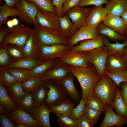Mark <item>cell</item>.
Segmentation results:
<instances>
[{
    "label": "cell",
    "instance_id": "1",
    "mask_svg": "<svg viewBox=\"0 0 127 127\" xmlns=\"http://www.w3.org/2000/svg\"><path fill=\"white\" fill-rule=\"evenodd\" d=\"M71 72L78 81L82 89L81 99H87L93 95L92 91L101 77L91 64L84 68L70 66Z\"/></svg>",
    "mask_w": 127,
    "mask_h": 127
},
{
    "label": "cell",
    "instance_id": "2",
    "mask_svg": "<svg viewBox=\"0 0 127 127\" xmlns=\"http://www.w3.org/2000/svg\"><path fill=\"white\" fill-rule=\"evenodd\" d=\"M118 87L113 80L105 75L94 86L93 95L100 99L105 107L111 106L115 99Z\"/></svg>",
    "mask_w": 127,
    "mask_h": 127
},
{
    "label": "cell",
    "instance_id": "3",
    "mask_svg": "<svg viewBox=\"0 0 127 127\" xmlns=\"http://www.w3.org/2000/svg\"><path fill=\"white\" fill-rule=\"evenodd\" d=\"M33 31V29L28 26L19 24L10 28L9 32L0 43V46L12 44L23 48Z\"/></svg>",
    "mask_w": 127,
    "mask_h": 127
},
{
    "label": "cell",
    "instance_id": "4",
    "mask_svg": "<svg viewBox=\"0 0 127 127\" xmlns=\"http://www.w3.org/2000/svg\"><path fill=\"white\" fill-rule=\"evenodd\" d=\"M43 81L48 89L44 102L47 107L58 105L68 98L69 95L64 87L55 80L48 79Z\"/></svg>",
    "mask_w": 127,
    "mask_h": 127
},
{
    "label": "cell",
    "instance_id": "5",
    "mask_svg": "<svg viewBox=\"0 0 127 127\" xmlns=\"http://www.w3.org/2000/svg\"><path fill=\"white\" fill-rule=\"evenodd\" d=\"M35 32L40 45H49L57 44H68L69 40L58 31L41 26L33 25Z\"/></svg>",
    "mask_w": 127,
    "mask_h": 127
},
{
    "label": "cell",
    "instance_id": "6",
    "mask_svg": "<svg viewBox=\"0 0 127 127\" xmlns=\"http://www.w3.org/2000/svg\"><path fill=\"white\" fill-rule=\"evenodd\" d=\"M71 47L68 44H65L49 45H40L36 59L44 61L51 59H60L65 56L71 50Z\"/></svg>",
    "mask_w": 127,
    "mask_h": 127
},
{
    "label": "cell",
    "instance_id": "7",
    "mask_svg": "<svg viewBox=\"0 0 127 127\" xmlns=\"http://www.w3.org/2000/svg\"><path fill=\"white\" fill-rule=\"evenodd\" d=\"M15 6L19 12V19L21 21L31 25L38 24L36 18L39 8L34 2H28L25 0H19Z\"/></svg>",
    "mask_w": 127,
    "mask_h": 127
},
{
    "label": "cell",
    "instance_id": "8",
    "mask_svg": "<svg viewBox=\"0 0 127 127\" xmlns=\"http://www.w3.org/2000/svg\"><path fill=\"white\" fill-rule=\"evenodd\" d=\"M88 53L90 63L94 66L100 76L103 77L105 75L108 55L106 49L102 46L88 51Z\"/></svg>",
    "mask_w": 127,
    "mask_h": 127
},
{
    "label": "cell",
    "instance_id": "9",
    "mask_svg": "<svg viewBox=\"0 0 127 127\" xmlns=\"http://www.w3.org/2000/svg\"><path fill=\"white\" fill-rule=\"evenodd\" d=\"M59 60L70 66L78 67H85L90 64L88 52L70 50L65 56L59 59Z\"/></svg>",
    "mask_w": 127,
    "mask_h": 127
},
{
    "label": "cell",
    "instance_id": "10",
    "mask_svg": "<svg viewBox=\"0 0 127 127\" xmlns=\"http://www.w3.org/2000/svg\"><path fill=\"white\" fill-rule=\"evenodd\" d=\"M59 17L56 14L39 9L36 18L39 25L58 31L59 27Z\"/></svg>",
    "mask_w": 127,
    "mask_h": 127
},
{
    "label": "cell",
    "instance_id": "11",
    "mask_svg": "<svg viewBox=\"0 0 127 127\" xmlns=\"http://www.w3.org/2000/svg\"><path fill=\"white\" fill-rule=\"evenodd\" d=\"M91 8L76 6L66 12L73 24L78 28L85 24L86 20Z\"/></svg>",
    "mask_w": 127,
    "mask_h": 127
},
{
    "label": "cell",
    "instance_id": "12",
    "mask_svg": "<svg viewBox=\"0 0 127 127\" xmlns=\"http://www.w3.org/2000/svg\"><path fill=\"white\" fill-rule=\"evenodd\" d=\"M8 115L17 124L23 123L29 127H40L36 120L31 116V114L22 109L17 108L9 112Z\"/></svg>",
    "mask_w": 127,
    "mask_h": 127
},
{
    "label": "cell",
    "instance_id": "13",
    "mask_svg": "<svg viewBox=\"0 0 127 127\" xmlns=\"http://www.w3.org/2000/svg\"><path fill=\"white\" fill-rule=\"evenodd\" d=\"M107 15V10L105 8L102 6H94L91 8L85 25L96 29Z\"/></svg>",
    "mask_w": 127,
    "mask_h": 127
},
{
    "label": "cell",
    "instance_id": "14",
    "mask_svg": "<svg viewBox=\"0 0 127 127\" xmlns=\"http://www.w3.org/2000/svg\"><path fill=\"white\" fill-rule=\"evenodd\" d=\"M75 76L72 73L63 77L54 79L64 87L68 95L76 104L79 102L80 93L78 91L74 84Z\"/></svg>",
    "mask_w": 127,
    "mask_h": 127
},
{
    "label": "cell",
    "instance_id": "15",
    "mask_svg": "<svg viewBox=\"0 0 127 127\" xmlns=\"http://www.w3.org/2000/svg\"><path fill=\"white\" fill-rule=\"evenodd\" d=\"M105 116L99 127H110L114 125L122 127L127 124V119L115 113L110 106L106 107Z\"/></svg>",
    "mask_w": 127,
    "mask_h": 127
},
{
    "label": "cell",
    "instance_id": "16",
    "mask_svg": "<svg viewBox=\"0 0 127 127\" xmlns=\"http://www.w3.org/2000/svg\"><path fill=\"white\" fill-rule=\"evenodd\" d=\"M97 30L85 25L79 28L77 32L69 40L68 44L72 47L78 45L79 42L84 40L96 38L99 35Z\"/></svg>",
    "mask_w": 127,
    "mask_h": 127
},
{
    "label": "cell",
    "instance_id": "17",
    "mask_svg": "<svg viewBox=\"0 0 127 127\" xmlns=\"http://www.w3.org/2000/svg\"><path fill=\"white\" fill-rule=\"evenodd\" d=\"M71 73L70 66L60 61L48 70L40 79L42 81L48 79H56L66 76Z\"/></svg>",
    "mask_w": 127,
    "mask_h": 127
},
{
    "label": "cell",
    "instance_id": "18",
    "mask_svg": "<svg viewBox=\"0 0 127 127\" xmlns=\"http://www.w3.org/2000/svg\"><path fill=\"white\" fill-rule=\"evenodd\" d=\"M58 31L64 37L69 40L78 31V28L72 22L67 15L59 17Z\"/></svg>",
    "mask_w": 127,
    "mask_h": 127
},
{
    "label": "cell",
    "instance_id": "19",
    "mask_svg": "<svg viewBox=\"0 0 127 127\" xmlns=\"http://www.w3.org/2000/svg\"><path fill=\"white\" fill-rule=\"evenodd\" d=\"M105 36L99 34L94 39H89L81 41L79 44L72 46L71 49L72 51L88 52L103 46V40Z\"/></svg>",
    "mask_w": 127,
    "mask_h": 127
},
{
    "label": "cell",
    "instance_id": "20",
    "mask_svg": "<svg viewBox=\"0 0 127 127\" xmlns=\"http://www.w3.org/2000/svg\"><path fill=\"white\" fill-rule=\"evenodd\" d=\"M102 22L118 33L124 36L125 35L127 24L121 17L107 15Z\"/></svg>",
    "mask_w": 127,
    "mask_h": 127
},
{
    "label": "cell",
    "instance_id": "21",
    "mask_svg": "<svg viewBox=\"0 0 127 127\" xmlns=\"http://www.w3.org/2000/svg\"><path fill=\"white\" fill-rule=\"evenodd\" d=\"M51 112L44 102L40 105L36 107L32 116L37 121L40 127H51L49 117Z\"/></svg>",
    "mask_w": 127,
    "mask_h": 127
},
{
    "label": "cell",
    "instance_id": "22",
    "mask_svg": "<svg viewBox=\"0 0 127 127\" xmlns=\"http://www.w3.org/2000/svg\"><path fill=\"white\" fill-rule=\"evenodd\" d=\"M40 46V44L36 34L33 29L23 48V51L25 55L26 56L36 59Z\"/></svg>",
    "mask_w": 127,
    "mask_h": 127
},
{
    "label": "cell",
    "instance_id": "23",
    "mask_svg": "<svg viewBox=\"0 0 127 127\" xmlns=\"http://www.w3.org/2000/svg\"><path fill=\"white\" fill-rule=\"evenodd\" d=\"M43 61L32 57L25 56L13 61L2 68H18L30 70L41 64Z\"/></svg>",
    "mask_w": 127,
    "mask_h": 127
},
{
    "label": "cell",
    "instance_id": "24",
    "mask_svg": "<svg viewBox=\"0 0 127 127\" xmlns=\"http://www.w3.org/2000/svg\"><path fill=\"white\" fill-rule=\"evenodd\" d=\"M127 70V61L124 56L110 54L106 61V71Z\"/></svg>",
    "mask_w": 127,
    "mask_h": 127
},
{
    "label": "cell",
    "instance_id": "25",
    "mask_svg": "<svg viewBox=\"0 0 127 127\" xmlns=\"http://www.w3.org/2000/svg\"><path fill=\"white\" fill-rule=\"evenodd\" d=\"M106 4L107 15L121 17L127 7V0H110Z\"/></svg>",
    "mask_w": 127,
    "mask_h": 127
},
{
    "label": "cell",
    "instance_id": "26",
    "mask_svg": "<svg viewBox=\"0 0 127 127\" xmlns=\"http://www.w3.org/2000/svg\"><path fill=\"white\" fill-rule=\"evenodd\" d=\"M59 58L44 61L41 64L30 70L32 76L40 79L48 70L52 68L59 61Z\"/></svg>",
    "mask_w": 127,
    "mask_h": 127
},
{
    "label": "cell",
    "instance_id": "27",
    "mask_svg": "<svg viewBox=\"0 0 127 127\" xmlns=\"http://www.w3.org/2000/svg\"><path fill=\"white\" fill-rule=\"evenodd\" d=\"M103 46L106 49L108 55L113 54L124 56L125 54V48L127 47V40L123 43L117 42L111 43L108 39L105 36L103 40Z\"/></svg>",
    "mask_w": 127,
    "mask_h": 127
},
{
    "label": "cell",
    "instance_id": "28",
    "mask_svg": "<svg viewBox=\"0 0 127 127\" xmlns=\"http://www.w3.org/2000/svg\"><path fill=\"white\" fill-rule=\"evenodd\" d=\"M75 105L74 103L68 98L58 105L52 106L48 107L52 112L56 115H64L69 116Z\"/></svg>",
    "mask_w": 127,
    "mask_h": 127
},
{
    "label": "cell",
    "instance_id": "29",
    "mask_svg": "<svg viewBox=\"0 0 127 127\" xmlns=\"http://www.w3.org/2000/svg\"><path fill=\"white\" fill-rule=\"evenodd\" d=\"M97 29L99 34L106 36L113 41L127 40L126 36L115 32L106 25L102 22L100 24Z\"/></svg>",
    "mask_w": 127,
    "mask_h": 127
},
{
    "label": "cell",
    "instance_id": "30",
    "mask_svg": "<svg viewBox=\"0 0 127 127\" xmlns=\"http://www.w3.org/2000/svg\"><path fill=\"white\" fill-rule=\"evenodd\" d=\"M6 88L9 95L16 105L19 103L25 95L28 93L25 92L21 83L17 82Z\"/></svg>",
    "mask_w": 127,
    "mask_h": 127
},
{
    "label": "cell",
    "instance_id": "31",
    "mask_svg": "<svg viewBox=\"0 0 127 127\" xmlns=\"http://www.w3.org/2000/svg\"><path fill=\"white\" fill-rule=\"evenodd\" d=\"M20 13L18 9L15 7H11L6 3L0 7V26H3L7 23L9 17L19 16Z\"/></svg>",
    "mask_w": 127,
    "mask_h": 127
},
{
    "label": "cell",
    "instance_id": "32",
    "mask_svg": "<svg viewBox=\"0 0 127 127\" xmlns=\"http://www.w3.org/2000/svg\"><path fill=\"white\" fill-rule=\"evenodd\" d=\"M0 104L5 107L9 112L17 108L16 104L9 95L6 88L0 83Z\"/></svg>",
    "mask_w": 127,
    "mask_h": 127
},
{
    "label": "cell",
    "instance_id": "33",
    "mask_svg": "<svg viewBox=\"0 0 127 127\" xmlns=\"http://www.w3.org/2000/svg\"><path fill=\"white\" fill-rule=\"evenodd\" d=\"M17 108L22 109L33 115L35 105L31 92H28L24 96L20 103L16 105Z\"/></svg>",
    "mask_w": 127,
    "mask_h": 127
},
{
    "label": "cell",
    "instance_id": "34",
    "mask_svg": "<svg viewBox=\"0 0 127 127\" xmlns=\"http://www.w3.org/2000/svg\"><path fill=\"white\" fill-rule=\"evenodd\" d=\"M119 88L117 90L115 99L110 106L115 110L117 114L127 119V106L121 98Z\"/></svg>",
    "mask_w": 127,
    "mask_h": 127
},
{
    "label": "cell",
    "instance_id": "35",
    "mask_svg": "<svg viewBox=\"0 0 127 127\" xmlns=\"http://www.w3.org/2000/svg\"><path fill=\"white\" fill-rule=\"evenodd\" d=\"M48 88L43 82L41 86L31 92L36 106H39L44 102L48 91Z\"/></svg>",
    "mask_w": 127,
    "mask_h": 127
},
{
    "label": "cell",
    "instance_id": "36",
    "mask_svg": "<svg viewBox=\"0 0 127 127\" xmlns=\"http://www.w3.org/2000/svg\"><path fill=\"white\" fill-rule=\"evenodd\" d=\"M12 75L17 82L22 83L32 76L30 70L18 68H5Z\"/></svg>",
    "mask_w": 127,
    "mask_h": 127
},
{
    "label": "cell",
    "instance_id": "37",
    "mask_svg": "<svg viewBox=\"0 0 127 127\" xmlns=\"http://www.w3.org/2000/svg\"><path fill=\"white\" fill-rule=\"evenodd\" d=\"M105 75L110 77L120 88V84L122 82L127 83V70H120L105 72Z\"/></svg>",
    "mask_w": 127,
    "mask_h": 127
},
{
    "label": "cell",
    "instance_id": "38",
    "mask_svg": "<svg viewBox=\"0 0 127 127\" xmlns=\"http://www.w3.org/2000/svg\"><path fill=\"white\" fill-rule=\"evenodd\" d=\"M43 83L40 79L32 76L21 84L25 92H30L34 91Z\"/></svg>",
    "mask_w": 127,
    "mask_h": 127
},
{
    "label": "cell",
    "instance_id": "39",
    "mask_svg": "<svg viewBox=\"0 0 127 127\" xmlns=\"http://www.w3.org/2000/svg\"><path fill=\"white\" fill-rule=\"evenodd\" d=\"M4 46L13 61L26 56L23 52V48L16 45L9 44Z\"/></svg>",
    "mask_w": 127,
    "mask_h": 127
},
{
    "label": "cell",
    "instance_id": "40",
    "mask_svg": "<svg viewBox=\"0 0 127 127\" xmlns=\"http://www.w3.org/2000/svg\"><path fill=\"white\" fill-rule=\"evenodd\" d=\"M17 81L12 75L5 68H0V83L6 88L11 87Z\"/></svg>",
    "mask_w": 127,
    "mask_h": 127
},
{
    "label": "cell",
    "instance_id": "41",
    "mask_svg": "<svg viewBox=\"0 0 127 127\" xmlns=\"http://www.w3.org/2000/svg\"><path fill=\"white\" fill-rule=\"evenodd\" d=\"M87 107L105 113L106 107L99 98L93 95L87 99Z\"/></svg>",
    "mask_w": 127,
    "mask_h": 127
},
{
    "label": "cell",
    "instance_id": "42",
    "mask_svg": "<svg viewBox=\"0 0 127 127\" xmlns=\"http://www.w3.org/2000/svg\"><path fill=\"white\" fill-rule=\"evenodd\" d=\"M28 2H33L39 9L56 14V9L52 3V0H25Z\"/></svg>",
    "mask_w": 127,
    "mask_h": 127
},
{
    "label": "cell",
    "instance_id": "43",
    "mask_svg": "<svg viewBox=\"0 0 127 127\" xmlns=\"http://www.w3.org/2000/svg\"><path fill=\"white\" fill-rule=\"evenodd\" d=\"M87 107V99L81 98L79 104L73 109L69 117L77 121L83 115Z\"/></svg>",
    "mask_w": 127,
    "mask_h": 127
},
{
    "label": "cell",
    "instance_id": "44",
    "mask_svg": "<svg viewBox=\"0 0 127 127\" xmlns=\"http://www.w3.org/2000/svg\"><path fill=\"white\" fill-rule=\"evenodd\" d=\"M58 121L61 127H77V121L64 115L57 114Z\"/></svg>",
    "mask_w": 127,
    "mask_h": 127
},
{
    "label": "cell",
    "instance_id": "45",
    "mask_svg": "<svg viewBox=\"0 0 127 127\" xmlns=\"http://www.w3.org/2000/svg\"><path fill=\"white\" fill-rule=\"evenodd\" d=\"M13 61L5 47L0 46V68L4 67Z\"/></svg>",
    "mask_w": 127,
    "mask_h": 127
},
{
    "label": "cell",
    "instance_id": "46",
    "mask_svg": "<svg viewBox=\"0 0 127 127\" xmlns=\"http://www.w3.org/2000/svg\"><path fill=\"white\" fill-rule=\"evenodd\" d=\"M102 113L100 111L87 107L83 115L89 120L94 127Z\"/></svg>",
    "mask_w": 127,
    "mask_h": 127
},
{
    "label": "cell",
    "instance_id": "47",
    "mask_svg": "<svg viewBox=\"0 0 127 127\" xmlns=\"http://www.w3.org/2000/svg\"><path fill=\"white\" fill-rule=\"evenodd\" d=\"M17 124L12 121L8 115L0 114V127H16Z\"/></svg>",
    "mask_w": 127,
    "mask_h": 127
},
{
    "label": "cell",
    "instance_id": "48",
    "mask_svg": "<svg viewBox=\"0 0 127 127\" xmlns=\"http://www.w3.org/2000/svg\"><path fill=\"white\" fill-rule=\"evenodd\" d=\"M108 1V0H81L78 5L82 7L91 5L99 6L106 4Z\"/></svg>",
    "mask_w": 127,
    "mask_h": 127
},
{
    "label": "cell",
    "instance_id": "49",
    "mask_svg": "<svg viewBox=\"0 0 127 127\" xmlns=\"http://www.w3.org/2000/svg\"><path fill=\"white\" fill-rule=\"evenodd\" d=\"M81 0H66L62 7L61 16L73 7L78 5Z\"/></svg>",
    "mask_w": 127,
    "mask_h": 127
},
{
    "label": "cell",
    "instance_id": "50",
    "mask_svg": "<svg viewBox=\"0 0 127 127\" xmlns=\"http://www.w3.org/2000/svg\"><path fill=\"white\" fill-rule=\"evenodd\" d=\"M66 0H52L53 5L56 9V12L59 17L61 16L63 6Z\"/></svg>",
    "mask_w": 127,
    "mask_h": 127
},
{
    "label": "cell",
    "instance_id": "51",
    "mask_svg": "<svg viewBox=\"0 0 127 127\" xmlns=\"http://www.w3.org/2000/svg\"><path fill=\"white\" fill-rule=\"evenodd\" d=\"M77 121V127H93L91 122L83 115L81 116Z\"/></svg>",
    "mask_w": 127,
    "mask_h": 127
},
{
    "label": "cell",
    "instance_id": "52",
    "mask_svg": "<svg viewBox=\"0 0 127 127\" xmlns=\"http://www.w3.org/2000/svg\"><path fill=\"white\" fill-rule=\"evenodd\" d=\"M121 90L120 94L123 101L127 106V83L122 82L120 84Z\"/></svg>",
    "mask_w": 127,
    "mask_h": 127
},
{
    "label": "cell",
    "instance_id": "53",
    "mask_svg": "<svg viewBox=\"0 0 127 127\" xmlns=\"http://www.w3.org/2000/svg\"><path fill=\"white\" fill-rule=\"evenodd\" d=\"M10 28L7 26H2L0 28V43L5 36L9 32Z\"/></svg>",
    "mask_w": 127,
    "mask_h": 127
},
{
    "label": "cell",
    "instance_id": "54",
    "mask_svg": "<svg viewBox=\"0 0 127 127\" xmlns=\"http://www.w3.org/2000/svg\"><path fill=\"white\" fill-rule=\"evenodd\" d=\"M6 24L7 26L11 28L18 25L19 24V21L17 18H15L8 20Z\"/></svg>",
    "mask_w": 127,
    "mask_h": 127
},
{
    "label": "cell",
    "instance_id": "55",
    "mask_svg": "<svg viewBox=\"0 0 127 127\" xmlns=\"http://www.w3.org/2000/svg\"><path fill=\"white\" fill-rule=\"evenodd\" d=\"M5 3L8 6L14 7L19 1V0H4Z\"/></svg>",
    "mask_w": 127,
    "mask_h": 127
},
{
    "label": "cell",
    "instance_id": "56",
    "mask_svg": "<svg viewBox=\"0 0 127 127\" xmlns=\"http://www.w3.org/2000/svg\"><path fill=\"white\" fill-rule=\"evenodd\" d=\"M9 112L3 106L0 104V113L2 114L8 115Z\"/></svg>",
    "mask_w": 127,
    "mask_h": 127
},
{
    "label": "cell",
    "instance_id": "57",
    "mask_svg": "<svg viewBox=\"0 0 127 127\" xmlns=\"http://www.w3.org/2000/svg\"><path fill=\"white\" fill-rule=\"evenodd\" d=\"M121 17L127 24V7Z\"/></svg>",
    "mask_w": 127,
    "mask_h": 127
},
{
    "label": "cell",
    "instance_id": "58",
    "mask_svg": "<svg viewBox=\"0 0 127 127\" xmlns=\"http://www.w3.org/2000/svg\"><path fill=\"white\" fill-rule=\"evenodd\" d=\"M28 125L23 123L17 124L16 127H29Z\"/></svg>",
    "mask_w": 127,
    "mask_h": 127
},
{
    "label": "cell",
    "instance_id": "59",
    "mask_svg": "<svg viewBox=\"0 0 127 127\" xmlns=\"http://www.w3.org/2000/svg\"><path fill=\"white\" fill-rule=\"evenodd\" d=\"M125 54L124 56L127 61V47L125 48Z\"/></svg>",
    "mask_w": 127,
    "mask_h": 127
},
{
    "label": "cell",
    "instance_id": "60",
    "mask_svg": "<svg viewBox=\"0 0 127 127\" xmlns=\"http://www.w3.org/2000/svg\"><path fill=\"white\" fill-rule=\"evenodd\" d=\"M125 35H126L127 36V28L126 32Z\"/></svg>",
    "mask_w": 127,
    "mask_h": 127
}]
</instances>
